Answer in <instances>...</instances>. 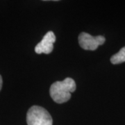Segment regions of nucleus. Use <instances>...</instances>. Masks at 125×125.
<instances>
[{"label": "nucleus", "instance_id": "obj_1", "mask_svg": "<svg viewBox=\"0 0 125 125\" xmlns=\"http://www.w3.org/2000/svg\"><path fill=\"white\" fill-rule=\"evenodd\" d=\"M76 85L72 78L67 77L62 81H56L51 85L49 94L56 103L62 104L71 98V93L75 91Z\"/></svg>", "mask_w": 125, "mask_h": 125}, {"label": "nucleus", "instance_id": "obj_2", "mask_svg": "<svg viewBox=\"0 0 125 125\" xmlns=\"http://www.w3.org/2000/svg\"><path fill=\"white\" fill-rule=\"evenodd\" d=\"M27 122L28 125H52L53 120L45 108L33 106L27 112Z\"/></svg>", "mask_w": 125, "mask_h": 125}, {"label": "nucleus", "instance_id": "obj_3", "mask_svg": "<svg viewBox=\"0 0 125 125\" xmlns=\"http://www.w3.org/2000/svg\"><path fill=\"white\" fill-rule=\"evenodd\" d=\"M78 39L79 45L82 49L91 51L97 49L99 45H103L106 41V38L104 36H93L85 32L81 33Z\"/></svg>", "mask_w": 125, "mask_h": 125}, {"label": "nucleus", "instance_id": "obj_4", "mask_svg": "<svg viewBox=\"0 0 125 125\" xmlns=\"http://www.w3.org/2000/svg\"><path fill=\"white\" fill-rule=\"evenodd\" d=\"M56 42V36L53 31H48L45 34L42 40L36 45L35 52L36 54H49L54 49V43Z\"/></svg>", "mask_w": 125, "mask_h": 125}, {"label": "nucleus", "instance_id": "obj_5", "mask_svg": "<svg viewBox=\"0 0 125 125\" xmlns=\"http://www.w3.org/2000/svg\"><path fill=\"white\" fill-rule=\"evenodd\" d=\"M111 62L113 65L125 62V47H122L117 53L112 56Z\"/></svg>", "mask_w": 125, "mask_h": 125}, {"label": "nucleus", "instance_id": "obj_6", "mask_svg": "<svg viewBox=\"0 0 125 125\" xmlns=\"http://www.w3.org/2000/svg\"><path fill=\"white\" fill-rule=\"evenodd\" d=\"M2 84H3V80H2V77L0 75V90H1V88H2Z\"/></svg>", "mask_w": 125, "mask_h": 125}]
</instances>
